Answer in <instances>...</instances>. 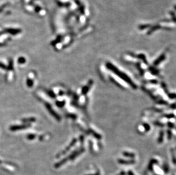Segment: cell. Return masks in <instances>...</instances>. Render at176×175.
<instances>
[{
	"mask_svg": "<svg viewBox=\"0 0 176 175\" xmlns=\"http://www.w3.org/2000/svg\"><path fill=\"white\" fill-rule=\"evenodd\" d=\"M106 66L109 69V70L111 71H112L113 72H114L117 76H119V77L122 78L123 80L127 82V83L129 84L131 86H132L133 88V89H136L137 86H136V85H135V84H134V83L132 80H131L129 77L126 75L125 73L122 72L120 71L119 70H118L116 67H115L114 65H112V64L110 63H107L106 64Z\"/></svg>",
	"mask_w": 176,
	"mask_h": 175,
	"instance_id": "1",
	"label": "cell"
},
{
	"mask_svg": "<svg viewBox=\"0 0 176 175\" xmlns=\"http://www.w3.org/2000/svg\"><path fill=\"white\" fill-rule=\"evenodd\" d=\"M29 126L27 125H21V126H13L10 127V130L12 131H17L20 130H23L25 128H27Z\"/></svg>",
	"mask_w": 176,
	"mask_h": 175,
	"instance_id": "2",
	"label": "cell"
},
{
	"mask_svg": "<svg viewBox=\"0 0 176 175\" xmlns=\"http://www.w3.org/2000/svg\"><path fill=\"white\" fill-rule=\"evenodd\" d=\"M46 108H47V109L49 110V111H50V113L52 115L54 116L57 119H58V120H59L60 118L59 117V116L57 115V114L55 112V111H54V110H52V109H51V106L50 105H48V104H46Z\"/></svg>",
	"mask_w": 176,
	"mask_h": 175,
	"instance_id": "3",
	"label": "cell"
},
{
	"mask_svg": "<svg viewBox=\"0 0 176 175\" xmlns=\"http://www.w3.org/2000/svg\"><path fill=\"white\" fill-rule=\"evenodd\" d=\"M165 54H162V55L160 56V57L159 58H158V59L156 60V62H154V65L159 64H160L162 62V60H164L165 59Z\"/></svg>",
	"mask_w": 176,
	"mask_h": 175,
	"instance_id": "4",
	"label": "cell"
},
{
	"mask_svg": "<svg viewBox=\"0 0 176 175\" xmlns=\"http://www.w3.org/2000/svg\"><path fill=\"white\" fill-rule=\"evenodd\" d=\"M91 84H92V83H91L90 84H88L86 86L83 88V89L82 90V93H83V94H86L87 93V92L88 91L89 89H90V86L91 85Z\"/></svg>",
	"mask_w": 176,
	"mask_h": 175,
	"instance_id": "5",
	"label": "cell"
},
{
	"mask_svg": "<svg viewBox=\"0 0 176 175\" xmlns=\"http://www.w3.org/2000/svg\"><path fill=\"white\" fill-rule=\"evenodd\" d=\"M163 137H164V132L161 131L160 134V136L159 137V142H161L163 140Z\"/></svg>",
	"mask_w": 176,
	"mask_h": 175,
	"instance_id": "6",
	"label": "cell"
},
{
	"mask_svg": "<svg viewBox=\"0 0 176 175\" xmlns=\"http://www.w3.org/2000/svg\"><path fill=\"white\" fill-rule=\"evenodd\" d=\"M35 121V119L34 118H26V119H23V121L26 122H34Z\"/></svg>",
	"mask_w": 176,
	"mask_h": 175,
	"instance_id": "7",
	"label": "cell"
},
{
	"mask_svg": "<svg viewBox=\"0 0 176 175\" xmlns=\"http://www.w3.org/2000/svg\"><path fill=\"white\" fill-rule=\"evenodd\" d=\"M27 85L29 86H33V81L31 80L30 79H28L27 80Z\"/></svg>",
	"mask_w": 176,
	"mask_h": 175,
	"instance_id": "8",
	"label": "cell"
},
{
	"mask_svg": "<svg viewBox=\"0 0 176 175\" xmlns=\"http://www.w3.org/2000/svg\"><path fill=\"white\" fill-rule=\"evenodd\" d=\"M35 137V135L31 134V135H28V137H28V139H34Z\"/></svg>",
	"mask_w": 176,
	"mask_h": 175,
	"instance_id": "9",
	"label": "cell"
},
{
	"mask_svg": "<svg viewBox=\"0 0 176 175\" xmlns=\"http://www.w3.org/2000/svg\"><path fill=\"white\" fill-rule=\"evenodd\" d=\"M124 155H125V156H128V155H129V157H131H131H132V156H133V154H132V153H128V152H125V153H124Z\"/></svg>",
	"mask_w": 176,
	"mask_h": 175,
	"instance_id": "10",
	"label": "cell"
},
{
	"mask_svg": "<svg viewBox=\"0 0 176 175\" xmlns=\"http://www.w3.org/2000/svg\"><path fill=\"white\" fill-rule=\"evenodd\" d=\"M174 8H175V9L176 10V5H175V6H174Z\"/></svg>",
	"mask_w": 176,
	"mask_h": 175,
	"instance_id": "11",
	"label": "cell"
},
{
	"mask_svg": "<svg viewBox=\"0 0 176 175\" xmlns=\"http://www.w3.org/2000/svg\"><path fill=\"white\" fill-rule=\"evenodd\" d=\"M2 163V161H1V160H0V164H1Z\"/></svg>",
	"mask_w": 176,
	"mask_h": 175,
	"instance_id": "12",
	"label": "cell"
}]
</instances>
